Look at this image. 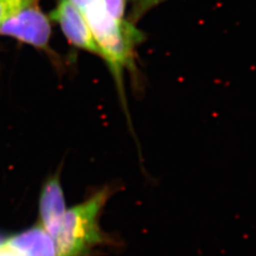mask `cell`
I'll return each instance as SVG.
<instances>
[{"label": "cell", "mask_w": 256, "mask_h": 256, "mask_svg": "<svg viewBox=\"0 0 256 256\" xmlns=\"http://www.w3.org/2000/svg\"><path fill=\"white\" fill-rule=\"evenodd\" d=\"M101 50L102 58L110 68L119 90L120 101L126 108L124 72L135 68V48L144 40V34L128 19L116 20L102 7L100 0H92L80 9Z\"/></svg>", "instance_id": "6da1fadb"}, {"label": "cell", "mask_w": 256, "mask_h": 256, "mask_svg": "<svg viewBox=\"0 0 256 256\" xmlns=\"http://www.w3.org/2000/svg\"><path fill=\"white\" fill-rule=\"evenodd\" d=\"M112 194L106 186L81 203L68 208L52 238L57 256H90L97 248L110 243L100 226V216Z\"/></svg>", "instance_id": "7a4b0ae2"}, {"label": "cell", "mask_w": 256, "mask_h": 256, "mask_svg": "<svg viewBox=\"0 0 256 256\" xmlns=\"http://www.w3.org/2000/svg\"><path fill=\"white\" fill-rule=\"evenodd\" d=\"M52 32L50 18L42 12L38 4L21 10L0 28V36L14 38L46 54L54 56L50 46Z\"/></svg>", "instance_id": "3957f363"}, {"label": "cell", "mask_w": 256, "mask_h": 256, "mask_svg": "<svg viewBox=\"0 0 256 256\" xmlns=\"http://www.w3.org/2000/svg\"><path fill=\"white\" fill-rule=\"evenodd\" d=\"M48 18L60 26L64 37L72 46L102 58L101 50L94 40L86 19L70 0H60Z\"/></svg>", "instance_id": "277c9868"}, {"label": "cell", "mask_w": 256, "mask_h": 256, "mask_svg": "<svg viewBox=\"0 0 256 256\" xmlns=\"http://www.w3.org/2000/svg\"><path fill=\"white\" fill-rule=\"evenodd\" d=\"M64 191L58 174L46 180L40 194V225L52 236H54L66 210Z\"/></svg>", "instance_id": "5b68a950"}, {"label": "cell", "mask_w": 256, "mask_h": 256, "mask_svg": "<svg viewBox=\"0 0 256 256\" xmlns=\"http://www.w3.org/2000/svg\"><path fill=\"white\" fill-rule=\"evenodd\" d=\"M6 242L23 256H57L54 239L40 224L7 238Z\"/></svg>", "instance_id": "8992f818"}, {"label": "cell", "mask_w": 256, "mask_h": 256, "mask_svg": "<svg viewBox=\"0 0 256 256\" xmlns=\"http://www.w3.org/2000/svg\"><path fill=\"white\" fill-rule=\"evenodd\" d=\"M38 1L39 0H0V28L21 10L38 4Z\"/></svg>", "instance_id": "52a82bcc"}, {"label": "cell", "mask_w": 256, "mask_h": 256, "mask_svg": "<svg viewBox=\"0 0 256 256\" xmlns=\"http://www.w3.org/2000/svg\"><path fill=\"white\" fill-rule=\"evenodd\" d=\"M166 0H129L130 12L128 21L136 24L140 19L142 18L150 10Z\"/></svg>", "instance_id": "ba28073f"}, {"label": "cell", "mask_w": 256, "mask_h": 256, "mask_svg": "<svg viewBox=\"0 0 256 256\" xmlns=\"http://www.w3.org/2000/svg\"><path fill=\"white\" fill-rule=\"evenodd\" d=\"M104 10L116 20H124L128 0H100Z\"/></svg>", "instance_id": "9c48e42d"}, {"label": "cell", "mask_w": 256, "mask_h": 256, "mask_svg": "<svg viewBox=\"0 0 256 256\" xmlns=\"http://www.w3.org/2000/svg\"><path fill=\"white\" fill-rule=\"evenodd\" d=\"M74 5H75L78 9L80 10L82 8L84 5H86L88 2H90L92 0H70Z\"/></svg>", "instance_id": "30bf717a"}, {"label": "cell", "mask_w": 256, "mask_h": 256, "mask_svg": "<svg viewBox=\"0 0 256 256\" xmlns=\"http://www.w3.org/2000/svg\"><path fill=\"white\" fill-rule=\"evenodd\" d=\"M6 239H7V238L5 236H2V234H0V246L6 241Z\"/></svg>", "instance_id": "8fae6325"}]
</instances>
